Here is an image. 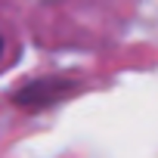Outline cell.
Segmentation results:
<instances>
[{
  "label": "cell",
  "mask_w": 158,
  "mask_h": 158,
  "mask_svg": "<svg viewBox=\"0 0 158 158\" xmlns=\"http://www.w3.org/2000/svg\"><path fill=\"white\" fill-rule=\"evenodd\" d=\"M0 56H3V40H0Z\"/></svg>",
  "instance_id": "cell-1"
}]
</instances>
